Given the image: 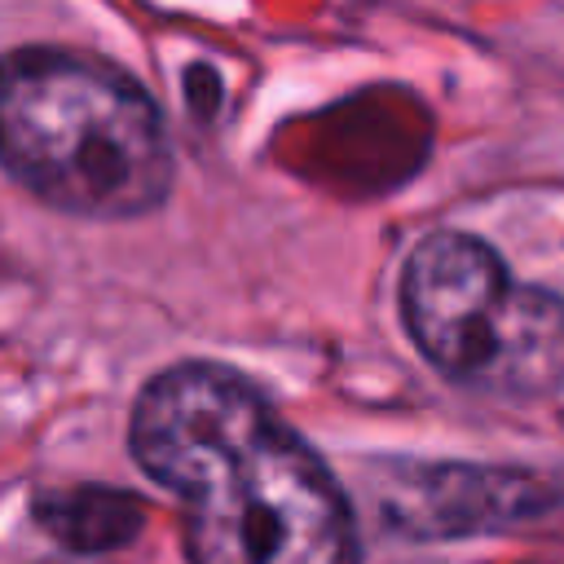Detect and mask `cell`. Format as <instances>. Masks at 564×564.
<instances>
[{
  "instance_id": "6da1fadb",
  "label": "cell",
  "mask_w": 564,
  "mask_h": 564,
  "mask_svg": "<svg viewBox=\"0 0 564 564\" xmlns=\"http://www.w3.org/2000/svg\"><path fill=\"white\" fill-rule=\"evenodd\" d=\"M128 445L176 494L189 564H357L339 480L238 370H159L132 405Z\"/></svg>"
},
{
  "instance_id": "7a4b0ae2",
  "label": "cell",
  "mask_w": 564,
  "mask_h": 564,
  "mask_svg": "<svg viewBox=\"0 0 564 564\" xmlns=\"http://www.w3.org/2000/svg\"><path fill=\"white\" fill-rule=\"evenodd\" d=\"M0 167L40 203L132 220L172 189V145L150 93L119 66L75 48L0 57Z\"/></svg>"
},
{
  "instance_id": "3957f363",
  "label": "cell",
  "mask_w": 564,
  "mask_h": 564,
  "mask_svg": "<svg viewBox=\"0 0 564 564\" xmlns=\"http://www.w3.org/2000/svg\"><path fill=\"white\" fill-rule=\"evenodd\" d=\"M401 322L449 383L498 397H542L564 383V300L516 286L476 234L436 229L405 256Z\"/></svg>"
},
{
  "instance_id": "277c9868",
  "label": "cell",
  "mask_w": 564,
  "mask_h": 564,
  "mask_svg": "<svg viewBox=\"0 0 564 564\" xmlns=\"http://www.w3.org/2000/svg\"><path fill=\"white\" fill-rule=\"evenodd\" d=\"M546 489L524 471L489 467H423L414 489H397L392 507L410 533H476L489 524H511L533 516Z\"/></svg>"
},
{
  "instance_id": "5b68a950",
  "label": "cell",
  "mask_w": 564,
  "mask_h": 564,
  "mask_svg": "<svg viewBox=\"0 0 564 564\" xmlns=\"http://www.w3.org/2000/svg\"><path fill=\"white\" fill-rule=\"evenodd\" d=\"M31 516L48 538L79 555H101L128 546L145 529V507L128 489L110 485H70V489H40Z\"/></svg>"
}]
</instances>
